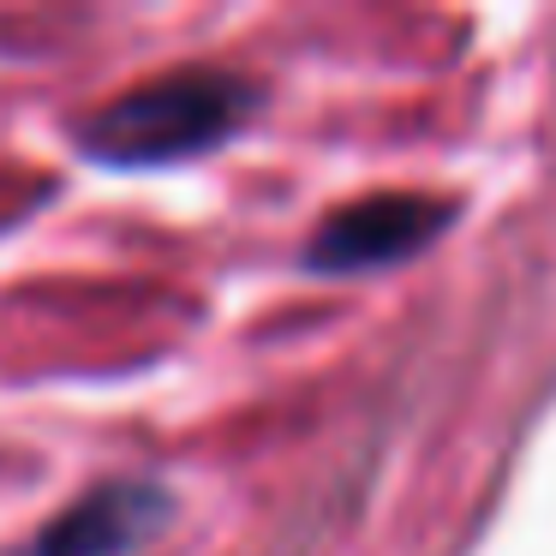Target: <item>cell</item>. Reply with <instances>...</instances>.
I'll return each mask as SVG.
<instances>
[{
    "instance_id": "cell-1",
    "label": "cell",
    "mask_w": 556,
    "mask_h": 556,
    "mask_svg": "<svg viewBox=\"0 0 556 556\" xmlns=\"http://www.w3.org/2000/svg\"><path fill=\"white\" fill-rule=\"evenodd\" d=\"M257 109V90L222 66H186V73L150 78L126 97L102 102L85 126L78 144L85 156L114 162V168H156V162H186L198 150H216L245 126Z\"/></svg>"
},
{
    "instance_id": "cell-2",
    "label": "cell",
    "mask_w": 556,
    "mask_h": 556,
    "mask_svg": "<svg viewBox=\"0 0 556 556\" xmlns=\"http://www.w3.org/2000/svg\"><path fill=\"white\" fill-rule=\"evenodd\" d=\"M455 222L448 198H425V192H377L359 204L336 210L324 228L305 245V264L324 276H365V269H389L419 257L437 233Z\"/></svg>"
},
{
    "instance_id": "cell-3",
    "label": "cell",
    "mask_w": 556,
    "mask_h": 556,
    "mask_svg": "<svg viewBox=\"0 0 556 556\" xmlns=\"http://www.w3.org/2000/svg\"><path fill=\"white\" fill-rule=\"evenodd\" d=\"M168 520V496L156 484H102L78 508H66L30 556H126Z\"/></svg>"
}]
</instances>
